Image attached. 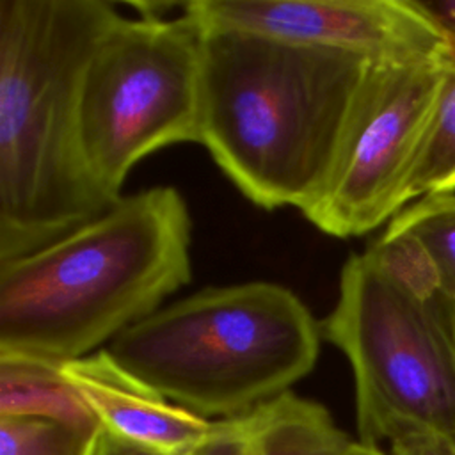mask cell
Segmentation results:
<instances>
[{
	"instance_id": "obj_1",
	"label": "cell",
	"mask_w": 455,
	"mask_h": 455,
	"mask_svg": "<svg viewBox=\"0 0 455 455\" xmlns=\"http://www.w3.org/2000/svg\"><path fill=\"white\" fill-rule=\"evenodd\" d=\"M190 242L187 203L164 185L0 261V354L64 364L105 348L190 281Z\"/></svg>"
},
{
	"instance_id": "obj_2",
	"label": "cell",
	"mask_w": 455,
	"mask_h": 455,
	"mask_svg": "<svg viewBox=\"0 0 455 455\" xmlns=\"http://www.w3.org/2000/svg\"><path fill=\"white\" fill-rule=\"evenodd\" d=\"M119 16L107 0H0V261L114 204L84 158L80 87Z\"/></svg>"
},
{
	"instance_id": "obj_3",
	"label": "cell",
	"mask_w": 455,
	"mask_h": 455,
	"mask_svg": "<svg viewBox=\"0 0 455 455\" xmlns=\"http://www.w3.org/2000/svg\"><path fill=\"white\" fill-rule=\"evenodd\" d=\"M203 27L201 144L252 204L304 213L327 185L371 62Z\"/></svg>"
},
{
	"instance_id": "obj_4",
	"label": "cell",
	"mask_w": 455,
	"mask_h": 455,
	"mask_svg": "<svg viewBox=\"0 0 455 455\" xmlns=\"http://www.w3.org/2000/svg\"><path fill=\"white\" fill-rule=\"evenodd\" d=\"M322 327L290 288L210 286L162 306L105 348L133 377L204 418H236L316 364Z\"/></svg>"
},
{
	"instance_id": "obj_5",
	"label": "cell",
	"mask_w": 455,
	"mask_h": 455,
	"mask_svg": "<svg viewBox=\"0 0 455 455\" xmlns=\"http://www.w3.org/2000/svg\"><path fill=\"white\" fill-rule=\"evenodd\" d=\"M320 327L350 363L363 443L380 448L411 428L455 441V295L418 299L352 252Z\"/></svg>"
},
{
	"instance_id": "obj_6",
	"label": "cell",
	"mask_w": 455,
	"mask_h": 455,
	"mask_svg": "<svg viewBox=\"0 0 455 455\" xmlns=\"http://www.w3.org/2000/svg\"><path fill=\"white\" fill-rule=\"evenodd\" d=\"M203 23L119 16L100 37L80 87V140L87 169L114 203L142 158L172 144H201Z\"/></svg>"
},
{
	"instance_id": "obj_7",
	"label": "cell",
	"mask_w": 455,
	"mask_h": 455,
	"mask_svg": "<svg viewBox=\"0 0 455 455\" xmlns=\"http://www.w3.org/2000/svg\"><path fill=\"white\" fill-rule=\"evenodd\" d=\"M450 62H371L327 185L302 215L336 238L363 236L411 204L409 185Z\"/></svg>"
},
{
	"instance_id": "obj_8",
	"label": "cell",
	"mask_w": 455,
	"mask_h": 455,
	"mask_svg": "<svg viewBox=\"0 0 455 455\" xmlns=\"http://www.w3.org/2000/svg\"><path fill=\"white\" fill-rule=\"evenodd\" d=\"M206 27L242 30L366 62H450L448 30L421 0H192Z\"/></svg>"
},
{
	"instance_id": "obj_9",
	"label": "cell",
	"mask_w": 455,
	"mask_h": 455,
	"mask_svg": "<svg viewBox=\"0 0 455 455\" xmlns=\"http://www.w3.org/2000/svg\"><path fill=\"white\" fill-rule=\"evenodd\" d=\"M103 432L158 455H192L224 430V419L199 416L144 384L101 348L62 364Z\"/></svg>"
},
{
	"instance_id": "obj_10",
	"label": "cell",
	"mask_w": 455,
	"mask_h": 455,
	"mask_svg": "<svg viewBox=\"0 0 455 455\" xmlns=\"http://www.w3.org/2000/svg\"><path fill=\"white\" fill-rule=\"evenodd\" d=\"M261 455H387L350 437L318 402L286 391L238 416Z\"/></svg>"
},
{
	"instance_id": "obj_11",
	"label": "cell",
	"mask_w": 455,
	"mask_h": 455,
	"mask_svg": "<svg viewBox=\"0 0 455 455\" xmlns=\"http://www.w3.org/2000/svg\"><path fill=\"white\" fill-rule=\"evenodd\" d=\"M0 418L100 425L60 363L12 354H0Z\"/></svg>"
},
{
	"instance_id": "obj_12",
	"label": "cell",
	"mask_w": 455,
	"mask_h": 455,
	"mask_svg": "<svg viewBox=\"0 0 455 455\" xmlns=\"http://www.w3.org/2000/svg\"><path fill=\"white\" fill-rule=\"evenodd\" d=\"M437 192H455V48L409 185L411 203Z\"/></svg>"
},
{
	"instance_id": "obj_13",
	"label": "cell",
	"mask_w": 455,
	"mask_h": 455,
	"mask_svg": "<svg viewBox=\"0 0 455 455\" xmlns=\"http://www.w3.org/2000/svg\"><path fill=\"white\" fill-rule=\"evenodd\" d=\"M386 228L419 240L441 274L443 290L455 295V192L428 194L412 201Z\"/></svg>"
},
{
	"instance_id": "obj_14",
	"label": "cell",
	"mask_w": 455,
	"mask_h": 455,
	"mask_svg": "<svg viewBox=\"0 0 455 455\" xmlns=\"http://www.w3.org/2000/svg\"><path fill=\"white\" fill-rule=\"evenodd\" d=\"M100 425H71L46 418H0V455H98Z\"/></svg>"
},
{
	"instance_id": "obj_15",
	"label": "cell",
	"mask_w": 455,
	"mask_h": 455,
	"mask_svg": "<svg viewBox=\"0 0 455 455\" xmlns=\"http://www.w3.org/2000/svg\"><path fill=\"white\" fill-rule=\"evenodd\" d=\"M375 265L400 288L418 299H432L443 291L441 274L419 240L409 233L386 228L364 251Z\"/></svg>"
},
{
	"instance_id": "obj_16",
	"label": "cell",
	"mask_w": 455,
	"mask_h": 455,
	"mask_svg": "<svg viewBox=\"0 0 455 455\" xmlns=\"http://www.w3.org/2000/svg\"><path fill=\"white\" fill-rule=\"evenodd\" d=\"M387 455H455V441L427 428H411L387 443Z\"/></svg>"
},
{
	"instance_id": "obj_17",
	"label": "cell",
	"mask_w": 455,
	"mask_h": 455,
	"mask_svg": "<svg viewBox=\"0 0 455 455\" xmlns=\"http://www.w3.org/2000/svg\"><path fill=\"white\" fill-rule=\"evenodd\" d=\"M192 455H261L252 439L243 432L240 418H226L224 430L219 437L199 448Z\"/></svg>"
},
{
	"instance_id": "obj_18",
	"label": "cell",
	"mask_w": 455,
	"mask_h": 455,
	"mask_svg": "<svg viewBox=\"0 0 455 455\" xmlns=\"http://www.w3.org/2000/svg\"><path fill=\"white\" fill-rule=\"evenodd\" d=\"M421 4L455 37V0H421Z\"/></svg>"
},
{
	"instance_id": "obj_19",
	"label": "cell",
	"mask_w": 455,
	"mask_h": 455,
	"mask_svg": "<svg viewBox=\"0 0 455 455\" xmlns=\"http://www.w3.org/2000/svg\"><path fill=\"white\" fill-rule=\"evenodd\" d=\"M98 455H158V453H151V451L130 446V444L103 432V439H101Z\"/></svg>"
}]
</instances>
